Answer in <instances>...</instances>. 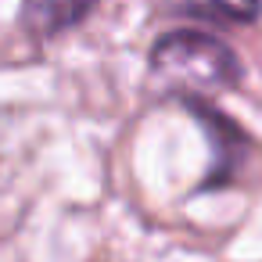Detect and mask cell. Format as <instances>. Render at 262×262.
<instances>
[{
  "label": "cell",
  "mask_w": 262,
  "mask_h": 262,
  "mask_svg": "<svg viewBox=\"0 0 262 262\" xmlns=\"http://www.w3.org/2000/svg\"><path fill=\"white\" fill-rule=\"evenodd\" d=\"M147 72L165 101L176 97H208L244 86L241 54L219 36L194 26H172L158 33L147 47Z\"/></svg>",
  "instance_id": "6da1fadb"
},
{
  "label": "cell",
  "mask_w": 262,
  "mask_h": 262,
  "mask_svg": "<svg viewBox=\"0 0 262 262\" xmlns=\"http://www.w3.org/2000/svg\"><path fill=\"white\" fill-rule=\"evenodd\" d=\"M94 11H97V4H69V0H29V4L18 8V29H22L36 47H47V43L61 40L65 33L79 29Z\"/></svg>",
  "instance_id": "3957f363"
},
{
  "label": "cell",
  "mask_w": 262,
  "mask_h": 262,
  "mask_svg": "<svg viewBox=\"0 0 262 262\" xmlns=\"http://www.w3.org/2000/svg\"><path fill=\"white\" fill-rule=\"evenodd\" d=\"M176 104L194 119V126L208 140V165L194 190L208 194V190H226V187L241 183L251 158L258 155V140L248 133V126H241L233 115H226L208 97H176Z\"/></svg>",
  "instance_id": "7a4b0ae2"
},
{
  "label": "cell",
  "mask_w": 262,
  "mask_h": 262,
  "mask_svg": "<svg viewBox=\"0 0 262 262\" xmlns=\"http://www.w3.org/2000/svg\"><path fill=\"white\" fill-rule=\"evenodd\" d=\"M162 11L180 22H190L194 29H205V33L248 29L262 18V4H223V0H212V4H169Z\"/></svg>",
  "instance_id": "277c9868"
}]
</instances>
